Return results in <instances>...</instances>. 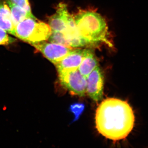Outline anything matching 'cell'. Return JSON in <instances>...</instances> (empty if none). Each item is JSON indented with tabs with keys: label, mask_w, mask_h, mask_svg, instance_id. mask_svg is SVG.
Returning a JSON list of instances; mask_svg holds the SVG:
<instances>
[{
	"label": "cell",
	"mask_w": 148,
	"mask_h": 148,
	"mask_svg": "<svg viewBox=\"0 0 148 148\" xmlns=\"http://www.w3.org/2000/svg\"><path fill=\"white\" fill-rule=\"evenodd\" d=\"M135 122L131 106L126 101L118 98L103 100L96 110V129L105 138L114 141L127 138L133 129Z\"/></svg>",
	"instance_id": "obj_1"
},
{
	"label": "cell",
	"mask_w": 148,
	"mask_h": 148,
	"mask_svg": "<svg viewBox=\"0 0 148 148\" xmlns=\"http://www.w3.org/2000/svg\"><path fill=\"white\" fill-rule=\"evenodd\" d=\"M73 17L80 35L88 45L104 43L112 47L108 25L101 14L93 11L80 10Z\"/></svg>",
	"instance_id": "obj_2"
},
{
	"label": "cell",
	"mask_w": 148,
	"mask_h": 148,
	"mask_svg": "<svg viewBox=\"0 0 148 148\" xmlns=\"http://www.w3.org/2000/svg\"><path fill=\"white\" fill-rule=\"evenodd\" d=\"M15 36L30 44L45 41L48 39L51 30L48 24L36 18H28L15 27Z\"/></svg>",
	"instance_id": "obj_3"
},
{
	"label": "cell",
	"mask_w": 148,
	"mask_h": 148,
	"mask_svg": "<svg viewBox=\"0 0 148 148\" xmlns=\"http://www.w3.org/2000/svg\"><path fill=\"white\" fill-rule=\"evenodd\" d=\"M58 73L59 82L63 87L75 95L80 97L85 95L86 78L78 69Z\"/></svg>",
	"instance_id": "obj_4"
},
{
	"label": "cell",
	"mask_w": 148,
	"mask_h": 148,
	"mask_svg": "<svg viewBox=\"0 0 148 148\" xmlns=\"http://www.w3.org/2000/svg\"><path fill=\"white\" fill-rule=\"evenodd\" d=\"M51 63L56 65L73 50L72 47L45 41L31 45Z\"/></svg>",
	"instance_id": "obj_5"
},
{
	"label": "cell",
	"mask_w": 148,
	"mask_h": 148,
	"mask_svg": "<svg viewBox=\"0 0 148 148\" xmlns=\"http://www.w3.org/2000/svg\"><path fill=\"white\" fill-rule=\"evenodd\" d=\"M104 84V76L98 66L86 78V93L95 102L101 101L103 98Z\"/></svg>",
	"instance_id": "obj_6"
},
{
	"label": "cell",
	"mask_w": 148,
	"mask_h": 148,
	"mask_svg": "<svg viewBox=\"0 0 148 148\" xmlns=\"http://www.w3.org/2000/svg\"><path fill=\"white\" fill-rule=\"evenodd\" d=\"M70 15L66 4H58L56 13L49 18L48 25L51 32H64L67 27Z\"/></svg>",
	"instance_id": "obj_7"
},
{
	"label": "cell",
	"mask_w": 148,
	"mask_h": 148,
	"mask_svg": "<svg viewBox=\"0 0 148 148\" xmlns=\"http://www.w3.org/2000/svg\"><path fill=\"white\" fill-rule=\"evenodd\" d=\"M84 49H73L70 53L55 66L58 73L78 69L83 59Z\"/></svg>",
	"instance_id": "obj_8"
},
{
	"label": "cell",
	"mask_w": 148,
	"mask_h": 148,
	"mask_svg": "<svg viewBox=\"0 0 148 148\" xmlns=\"http://www.w3.org/2000/svg\"><path fill=\"white\" fill-rule=\"evenodd\" d=\"M67 46L73 48H80L87 45L80 35L74 21V17L70 15L66 29L62 32Z\"/></svg>",
	"instance_id": "obj_9"
},
{
	"label": "cell",
	"mask_w": 148,
	"mask_h": 148,
	"mask_svg": "<svg viewBox=\"0 0 148 148\" xmlns=\"http://www.w3.org/2000/svg\"><path fill=\"white\" fill-rule=\"evenodd\" d=\"M0 28L8 34L15 36V27L6 0H0Z\"/></svg>",
	"instance_id": "obj_10"
},
{
	"label": "cell",
	"mask_w": 148,
	"mask_h": 148,
	"mask_svg": "<svg viewBox=\"0 0 148 148\" xmlns=\"http://www.w3.org/2000/svg\"><path fill=\"white\" fill-rule=\"evenodd\" d=\"M84 56L80 65L78 68L81 74L85 77L87 78L89 75L98 66V62L95 54L89 49H84Z\"/></svg>",
	"instance_id": "obj_11"
},
{
	"label": "cell",
	"mask_w": 148,
	"mask_h": 148,
	"mask_svg": "<svg viewBox=\"0 0 148 148\" xmlns=\"http://www.w3.org/2000/svg\"><path fill=\"white\" fill-rule=\"evenodd\" d=\"M6 1L10 9L12 21L15 27L17 24L26 18H36L33 14H30L24 9L14 4L10 0H6Z\"/></svg>",
	"instance_id": "obj_12"
},
{
	"label": "cell",
	"mask_w": 148,
	"mask_h": 148,
	"mask_svg": "<svg viewBox=\"0 0 148 148\" xmlns=\"http://www.w3.org/2000/svg\"><path fill=\"white\" fill-rule=\"evenodd\" d=\"M16 41V39L10 36L7 32L0 28V45H8Z\"/></svg>",
	"instance_id": "obj_13"
},
{
	"label": "cell",
	"mask_w": 148,
	"mask_h": 148,
	"mask_svg": "<svg viewBox=\"0 0 148 148\" xmlns=\"http://www.w3.org/2000/svg\"><path fill=\"white\" fill-rule=\"evenodd\" d=\"M10 1L14 4L24 9L30 14H32L29 0H10Z\"/></svg>",
	"instance_id": "obj_14"
},
{
	"label": "cell",
	"mask_w": 148,
	"mask_h": 148,
	"mask_svg": "<svg viewBox=\"0 0 148 148\" xmlns=\"http://www.w3.org/2000/svg\"><path fill=\"white\" fill-rule=\"evenodd\" d=\"M84 108V105L82 104H75L72 105L71 110L72 112L75 114V118L77 119L79 116L82 113Z\"/></svg>",
	"instance_id": "obj_15"
}]
</instances>
